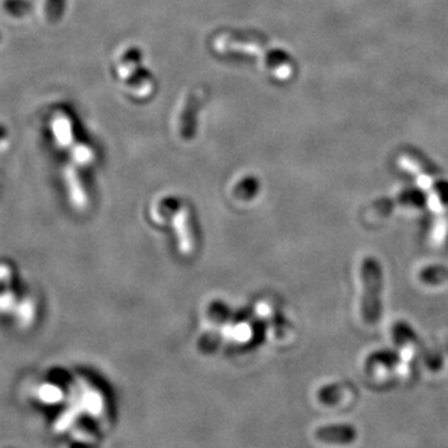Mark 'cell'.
<instances>
[{"label": "cell", "instance_id": "cell-1", "mask_svg": "<svg viewBox=\"0 0 448 448\" xmlns=\"http://www.w3.org/2000/svg\"><path fill=\"white\" fill-rule=\"evenodd\" d=\"M361 316L366 324L373 325L380 318V293L383 286V273L378 260L367 257L361 265Z\"/></svg>", "mask_w": 448, "mask_h": 448}, {"label": "cell", "instance_id": "cell-2", "mask_svg": "<svg viewBox=\"0 0 448 448\" xmlns=\"http://www.w3.org/2000/svg\"><path fill=\"white\" fill-rule=\"evenodd\" d=\"M318 439L331 444H347L351 442L356 437V431L351 425H329L316 431Z\"/></svg>", "mask_w": 448, "mask_h": 448}]
</instances>
